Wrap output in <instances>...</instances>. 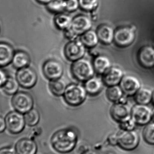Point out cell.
Wrapping results in <instances>:
<instances>
[{"mask_svg":"<svg viewBox=\"0 0 154 154\" xmlns=\"http://www.w3.org/2000/svg\"><path fill=\"white\" fill-rule=\"evenodd\" d=\"M124 95L119 85L108 87L106 91V96L108 99L114 103L119 102Z\"/></svg>","mask_w":154,"mask_h":154,"instance_id":"obj_26","label":"cell"},{"mask_svg":"<svg viewBox=\"0 0 154 154\" xmlns=\"http://www.w3.org/2000/svg\"><path fill=\"white\" fill-rule=\"evenodd\" d=\"M79 7V0H66V10L68 11H75Z\"/></svg>","mask_w":154,"mask_h":154,"instance_id":"obj_34","label":"cell"},{"mask_svg":"<svg viewBox=\"0 0 154 154\" xmlns=\"http://www.w3.org/2000/svg\"><path fill=\"white\" fill-rule=\"evenodd\" d=\"M79 140L78 131L74 128L60 129L53 134L51 144L54 150L61 154L71 152L76 147Z\"/></svg>","mask_w":154,"mask_h":154,"instance_id":"obj_1","label":"cell"},{"mask_svg":"<svg viewBox=\"0 0 154 154\" xmlns=\"http://www.w3.org/2000/svg\"><path fill=\"white\" fill-rule=\"evenodd\" d=\"M152 120L154 122V109H153L152 116Z\"/></svg>","mask_w":154,"mask_h":154,"instance_id":"obj_42","label":"cell"},{"mask_svg":"<svg viewBox=\"0 0 154 154\" xmlns=\"http://www.w3.org/2000/svg\"><path fill=\"white\" fill-rule=\"evenodd\" d=\"M137 124L132 118L119 123L120 129L123 131H132L134 130Z\"/></svg>","mask_w":154,"mask_h":154,"instance_id":"obj_33","label":"cell"},{"mask_svg":"<svg viewBox=\"0 0 154 154\" xmlns=\"http://www.w3.org/2000/svg\"><path fill=\"white\" fill-rule=\"evenodd\" d=\"M11 103L15 111L24 114L33 108L34 100L30 94L20 91L13 95Z\"/></svg>","mask_w":154,"mask_h":154,"instance_id":"obj_5","label":"cell"},{"mask_svg":"<svg viewBox=\"0 0 154 154\" xmlns=\"http://www.w3.org/2000/svg\"><path fill=\"white\" fill-rule=\"evenodd\" d=\"M107 142L110 146H117V134L110 135L108 137Z\"/></svg>","mask_w":154,"mask_h":154,"instance_id":"obj_37","label":"cell"},{"mask_svg":"<svg viewBox=\"0 0 154 154\" xmlns=\"http://www.w3.org/2000/svg\"><path fill=\"white\" fill-rule=\"evenodd\" d=\"M66 0H51L47 4L50 11L54 12H60L66 10Z\"/></svg>","mask_w":154,"mask_h":154,"instance_id":"obj_31","label":"cell"},{"mask_svg":"<svg viewBox=\"0 0 154 154\" xmlns=\"http://www.w3.org/2000/svg\"><path fill=\"white\" fill-rule=\"evenodd\" d=\"M92 25V21L89 17L86 15H80L73 19L69 29L79 36L91 29Z\"/></svg>","mask_w":154,"mask_h":154,"instance_id":"obj_14","label":"cell"},{"mask_svg":"<svg viewBox=\"0 0 154 154\" xmlns=\"http://www.w3.org/2000/svg\"><path fill=\"white\" fill-rule=\"evenodd\" d=\"M0 154H18L16 150L11 147H4L0 149Z\"/></svg>","mask_w":154,"mask_h":154,"instance_id":"obj_38","label":"cell"},{"mask_svg":"<svg viewBox=\"0 0 154 154\" xmlns=\"http://www.w3.org/2000/svg\"><path fill=\"white\" fill-rule=\"evenodd\" d=\"M126 96L135 95L141 88V82L136 77L131 75H124L119 84Z\"/></svg>","mask_w":154,"mask_h":154,"instance_id":"obj_13","label":"cell"},{"mask_svg":"<svg viewBox=\"0 0 154 154\" xmlns=\"http://www.w3.org/2000/svg\"><path fill=\"white\" fill-rule=\"evenodd\" d=\"M8 76L5 70L0 67V88H2L7 80Z\"/></svg>","mask_w":154,"mask_h":154,"instance_id":"obj_35","label":"cell"},{"mask_svg":"<svg viewBox=\"0 0 154 154\" xmlns=\"http://www.w3.org/2000/svg\"><path fill=\"white\" fill-rule=\"evenodd\" d=\"M140 137L136 131H123L117 134V146L126 151H131L138 146Z\"/></svg>","mask_w":154,"mask_h":154,"instance_id":"obj_4","label":"cell"},{"mask_svg":"<svg viewBox=\"0 0 154 154\" xmlns=\"http://www.w3.org/2000/svg\"><path fill=\"white\" fill-rule=\"evenodd\" d=\"M0 31H1V28H0Z\"/></svg>","mask_w":154,"mask_h":154,"instance_id":"obj_45","label":"cell"},{"mask_svg":"<svg viewBox=\"0 0 154 154\" xmlns=\"http://www.w3.org/2000/svg\"><path fill=\"white\" fill-rule=\"evenodd\" d=\"M145 141L150 145H154V122L146 125L143 131Z\"/></svg>","mask_w":154,"mask_h":154,"instance_id":"obj_30","label":"cell"},{"mask_svg":"<svg viewBox=\"0 0 154 154\" xmlns=\"http://www.w3.org/2000/svg\"><path fill=\"white\" fill-rule=\"evenodd\" d=\"M80 154H99L97 152L94 150H91V149H88L86 151H84L82 152V153Z\"/></svg>","mask_w":154,"mask_h":154,"instance_id":"obj_40","label":"cell"},{"mask_svg":"<svg viewBox=\"0 0 154 154\" xmlns=\"http://www.w3.org/2000/svg\"><path fill=\"white\" fill-rule=\"evenodd\" d=\"M100 42L105 45H109L114 42L115 32L112 27L108 24H102L97 31Z\"/></svg>","mask_w":154,"mask_h":154,"instance_id":"obj_16","label":"cell"},{"mask_svg":"<svg viewBox=\"0 0 154 154\" xmlns=\"http://www.w3.org/2000/svg\"><path fill=\"white\" fill-rule=\"evenodd\" d=\"M104 85L108 87L119 85L124 77V72L120 68L111 66L102 75Z\"/></svg>","mask_w":154,"mask_h":154,"instance_id":"obj_15","label":"cell"},{"mask_svg":"<svg viewBox=\"0 0 154 154\" xmlns=\"http://www.w3.org/2000/svg\"><path fill=\"white\" fill-rule=\"evenodd\" d=\"M105 154H115V153L113 152H109L106 153Z\"/></svg>","mask_w":154,"mask_h":154,"instance_id":"obj_43","label":"cell"},{"mask_svg":"<svg viewBox=\"0 0 154 154\" xmlns=\"http://www.w3.org/2000/svg\"><path fill=\"white\" fill-rule=\"evenodd\" d=\"M65 36L69 41L76 40L79 37L69 29L65 31Z\"/></svg>","mask_w":154,"mask_h":154,"instance_id":"obj_36","label":"cell"},{"mask_svg":"<svg viewBox=\"0 0 154 154\" xmlns=\"http://www.w3.org/2000/svg\"><path fill=\"white\" fill-rule=\"evenodd\" d=\"M16 79L22 88L30 89L36 85L38 77L35 70L28 66L18 69Z\"/></svg>","mask_w":154,"mask_h":154,"instance_id":"obj_8","label":"cell"},{"mask_svg":"<svg viewBox=\"0 0 154 154\" xmlns=\"http://www.w3.org/2000/svg\"><path fill=\"white\" fill-rule=\"evenodd\" d=\"M19 82L16 79L8 77L5 83L2 87L3 91L7 95H14L18 92L20 86Z\"/></svg>","mask_w":154,"mask_h":154,"instance_id":"obj_27","label":"cell"},{"mask_svg":"<svg viewBox=\"0 0 154 154\" xmlns=\"http://www.w3.org/2000/svg\"><path fill=\"white\" fill-rule=\"evenodd\" d=\"M140 63L147 68L154 66V48L152 46H146L140 51L139 55Z\"/></svg>","mask_w":154,"mask_h":154,"instance_id":"obj_20","label":"cell"},{"mask_svg":"<svg viewBox=\"0 0 154 154\" xmlns=\"http://www.w3.org/2000/svg\"><path fill=\"white\" fill-rule=\"evenodd\" d=\"M86 48L80 40L69 41L64 48L65 57L69 61H76L84 57Z\"/></svg>","mask_w":154,"mask_h":154,"instance_id":"obj_6","label":"cell"},{"mask_svg":"<svg viewBox=\"0 0 154 154\" xmlns=\"http://www.w3.org/2000/svg\"><path fill=\"white\" fill-rule=\"evenodd\" d=\"M80 40L89 49L96 48L100 42L97 32L91 29L81 35Z\"/></svg>","mask_w":154,"mask_h":154,"instance_id":"obj_23","label":"cell"},{"mask_svg":"<svg viewBox=\"0 0 154 154\" xmlns=\"http://www.w3.org/2000/svg\"><path fill=\"white\" fill-rule=\"evenodd\" d=\"M42 71L48 80H54L61 79L64 74V66L61 62L57 60H48L43 64Z\"/></svg>","mask_w":154,"mask_h":154,"instance_id":"obj_9","label":"cell"},{"mask_svg":"<svg viewBox=\"0 0 154 154\" xmlns=\"http://www.w3.org/2000/svg\"><path fill=\"white\" fill-rule=\"evenodd\" d=\"M49 86L53 95L57 97H61L64 95L67 85L65 81L60 79L50 81Z\"/></svg>","mask_w":154,"mask_h":154,"instance_id":"obj_25","label":"cell"},{"mask_svg":"<svg viewBox=\"0 0 154 154\" xmlns=\"http://www.w3.org/2000/svg\"><path fill=\"white\" fill-rule=\"evenodd\" d=\"M84 87L87 93L91 96H96L102 91L104 82L102 79L97 77H92L84 82Z\"/></svg>","mask_w":154,"mask_h":154,"instance_id":"obj_18","label":"cell"},{"mask_svg":"<svg viewBox=\"0 0 154 154\" xmlns=\"http://www.w3.org/2000/svg\"><path fill=\"white\" fill-rule=\"evenodd\" d=\"M87 94L84 86L74 83L67 85L63 97L68 105L71 106L77 107L85 101Z\"/></svg>","mask_w":154,"mask_h":154,"instance_id":"obj_3","label":"cell"},{"mask_svg":"<svg viewBox=\"0 0 154 154\" xmlns=\"http://www.w3.org/2000/svg\"><path fill=\"white\" fill-rule=\"evenodd\" d=\"M71 72L74 78L81 82H85L95 73L92 62L84 57L73 62Z\"/></svg>","mask_w":154,"mask_h":154,"instance_id":"obj_2","label":"cell"},{"mask_svg":"<svg viewBox=\"0 0 154 154\" xmlns=\"http://www.w3.org/2000/svg\"><path fill=\"white\" fill-rule=\"evenodd\" d=\"M110 114L113 120L120 123L131 118V108L127 103L116 102L111 106Z\"/></svg>","mask_w":154,"mask_h":154,"instance_id":"obj_12","label":"cell"},{"mask_svg":"<svg viewBox=\"0 0 154 154\" xmlns=\"http://www.w3.org/2000/svg\"><path fill=\"white\" fill-rule=\"evenodd\" d=\"M36 1L38 2L39 3H40L47 5V4L51 0H36Z\"/></svg>","mask_w":154,"mask_h":154,"instance_id":"obj_41","label":"cell"},{"mask_svg":"<svg viewBox=\"0 0 154 154\" xmlns=\"http://www.w3.org/2000/svg\"><path fill=\"white\" fill-rule=\"evenodd\" d=\"M152 100L154 104V91L153 92V93Z\"/></svg>","mask_w":154,"mask_h":154,"instance_id":"obj_44","label":"cell"},{"mask_svg":"<svg viewBox=\"0 0 154 154\" xmlns=\"http://www.w3.org/2000/svg\"><path fill=\"white\" fill-rule=\"evenodd\" d=\"M25 123L30 126H34L38 125L40 119L39 112L35 108H32L24 114Z\"/></svg>","mask_w":154,"mask_h":154,"instance_id":"obj_29","label":"cell"},{"mask_svg":"<svg viewBox=\"0 0 154 154\" xmlns=\"http://www.w3.org/2000/svg\"><path fill=\"white\" fill-rule=\"evenodd\" d=\"M15 150L18 154H36L38 146L33 140L23 138L17 143Z\"/></svg>","mask_w":154,"mask_h":154,"instance_id":"obj_19","label":"cell"},{"mask_svg":"<svg viewBox=\"0 0 154 154\" xmlns=\"http://www.w3.org/2000/svg\"><path fill=\"white\" fill-rule=\"evenodd\" d=\"M30 63V57L27 52L23 51L15 52L11 62L13 66L17 69L29 66Z\"/></svg>","mask_w":154,"mask_h":154,"instance_id":"obj_22","label":"cell"},{"mask_svg":"<svg viewBox=\"0 0 154 154\" xmlns=\"http://www.w3.org/2000/svg\"><path fill=\"white\" fill-rule=\"evenodd\" d=\"M6 128L12 134L21 133L25 126V119L23 114L14 111L7 114L5 118Z\"/></svg>","mask_w":154,"mask_h":154,"instance_id":"obj_10","label":"cell"},{"mask_svg":"<svg viewBox=\"0 0 154 154\" xmlns=\"http://www.w3.org/2000/svg\"><path fill=\"white\" fill-rule=\"evenodd\" d=\"M5 119L0 116V133H2L6 128Z\"/></svg>","mask_w":154,"mask_h":154,"instance_id":"obj_39","label":"cell"},{"mask_svg":"<svg viewBox=\"0 0 154 154\" xmlns=\"http://www.w3.org/2000/svg\"><path fill=\"white\" fill-rule=\"evenodd\" d=\"M72 20L73 19L70 15L60 14L55 18V23L59 29L65 31L70 28Z\"/></svg>","mask_w":154,"mask_h":154,"instance_id":"obj_28","label":"cell"},{"mask_svg":"<svg viewBox=\"0 0 154 154\" xmlns=\"http://www.w3.org/2000/svg\"><path fill=\"white\" fill-rule=\"evenodd\" d=\"M153 93L148 88H140L135 94V100L137 104L147 105L152 100Z\"/></svg>","mask_w":154,"mask_h":154,"instance_id":"obj_24","label":"cell"},{"mask_svg":"<svg viewBox=\"0 0 154 154\" xmlns=\"http://www.w3.org/2000/svg\"><path fill=\"white\" fill-rule=\"evenodd\" d=\"M80 7L86 11L95 10L99 4V0H79Z\"/></svg>","mask_w":154,"mask_h":154,"instance_id":"obj_32","label":"cell"},{"mask_svg":"<svg viewBox=\"0 0 154 154\" xmlns=\"http://www.w3.org/2000/svg\"><path fill=\"white\" fill-rule=\"evenodd\" d=\"M92 64L95 73L101 75L112 66L110 59L107 56L103 55L95 57Z\"/></svg>","mask_w":154,"mask_h":154,"instance_id":"obj_21","label":"cell"},{"mask_svg":"<svg viewBox=\"0 0 154 154\" xmlns=\"http://www.w3.org/2000/svg\"><path fill=\"white\" fill-rule=\"evenodd\" d=\"M135 38L134 30L129 27H121L115 32L114 42L119 48H126L131 45Z\"/></svg>","mask_w":154,"mask_h":154,"instance_id":"obj_11","label":"cell"},{"mask_svg":"<svg viewBox=\"0 0 154 154\" xmlns=\"http://www.w3.org/2000/svg\"><path fill=\"white\" fill-rule=\"evenodd\" d=\"M153 109L147 105L137 104L131 108V118L137 125H145L152 120Z\"/></svg>","mask_w":154,"mask_h":154,"instance_id":"obj_7","label":"cell"},{"mask_svg":"<svg viewBox=\"0 0 154 154\" xmlns=\"http://www.w3.org/2000/svg\"><path fill=\"white\" fill-rule=\"evenodd\" d=\"M15 51L10 44L0 42V67H4L11 63Z\"/></svg>","mask_w":154,"mask_h":154,"instance_id":"obj_17","label":"cell"}]
</instances>
